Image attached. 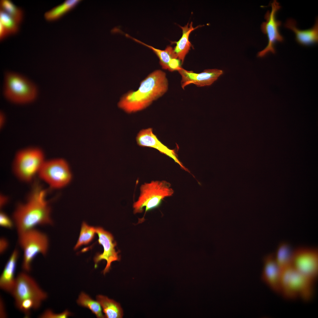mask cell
Here are the masks:
<instances>
[{"label":"cell","instance_id":"cell-9","mask_svg":"<svg viewBox=\"0 0 318 318\" xmlns=\"http://www.w3.org/2000/svg\"><path fill=\"white\" fill-rule=\"evenodd\" d=\"M16 307L24 300L30 299L36 303L38 309L47 297V294L39 286L35 280L25 271L19 273L16 277L13 288L10 293Z\"/></svg>","mask_w":318,"mask_h":318},{"label":"cell","instance_id":"cell-2","mask_svg":"<svg viewBox=\"0 0 318 318\" xmlns=\"http://www.w3.org/2000/svg\"><path fill=\"white\" fill-rule=\"evenodd\" d=\"M46 194L44 190L36 186L26 202L17 206L13 219L18 233L34 229L37 225L52 224Z\"/></svg>","mask_w":318,"mask_h":318},{"label":"cell","instance_id":"cell-28","mask_svg":"<svg viewBox=\"0 0 318 318\" xmlns=\"http://www.w3.org/2000/svg\"><path fill=\"white\" fill-rule=\"evenodd\" d=\"M70 313L67 310L59 314L54 313L50 309L46 310L39 316L41 318H67Z\"/></svg>","mask_w":318,"mask_h":318},{"label":"cell","instance_id":"cell-13","mask_svg":"<svg viewBox=\"0 0 318 318\" xmlns=\"http://www.w3.org/2000/svg\"><path fill=\"white\" fill-rule=\"evenodd\" d=\"M178 71L181 76V87L183 89L191 84L198 87L210 85L223 73L222 70L217 69H206L201 73H196L182 67Z\"/></svg>","mask_w":318,"mask_h":318},{"label":"cell","instance_id":"cell-6","mask_svg":"<svg viewBox=\"0 0 318 318\" xmlns=\"http://www.w3.org/2000/svg\"><path fill=\"white\" fill-rule=\"evenodd\" d=\"M140 194L133 204L134 213H142L145 208L147 211L158 207L165 198L172 196L174 191L170 184L165 180H153L142 184Z\"/></svg>","mask_w":318,"mask_h":318},{"label":"cell","instance_id":"cell-11","mask_svg":"<svg viewBox=\"0 0 318 318\" xmlns=\"http://www.w3.org/2000/svg\"><path fill=\"white\" fill-rule=\"evenodd\" d=\"M271 11H267L265 15L266 21L263 22L261 25L262 32L267 36L268 44L264 49L258 53V56L259 57H264L270 52L275 53V43L276 42H281L284 40L279 30L281 22L276 20V13L281 7L276 0H274L271 3Z\"/></svg>","mask_w":318,"mask_h":318},{"label":"cell","instance_id":"cell-15","mask_svg":"<svg viewBox=\"0 0 318 318\" xmlns=\"http://www.w3.org/2000/svg\"><path fill=\"white\" fill-rule=\"evenodd\" d=\"M263 260L261 279L273 291L280 293L281 271L274 255H268L264 258Z\"/></svg>","mask_w":318,"mask_h":318},{"label":"cell","instance_id":"cell-18","mask_svg":"<svg viewBox=\"0 0 318 318\" xmlns=\"http://www.w3.org/2000/svg\"><path fill=\"white\" fill-rule=\"evenodd\" d=\"M192 24V22H191L190 24L188 23L184 26H179L182 30V36L178 42H173L176 44L173 49L174 53L176 58L181 61L182 64H183L185 57L191 47L189 39L190 34L194 30L203 26L199 25L194 28Z\"/></svg>","mask_w":318,"mask_h":318},{"label":"cell","instance_id":"cell-25","mask_svg":"<svg viewBox=\"0 0 318 318\" xmlns=\"http://www.w3.org/2000/svg\"><path fill=\"white\" fill-rule=\"evenodd\" d=\"M95 233V227L90 226L85 222H83L79 238L74 247V249H77L82 245L90 243L93 239Z\"/></svg>","mask_w":318,"mask_h":318},{"label":"cell","instance_id":"cell-1","mask_svg":"<svg viewBox=\"0 0 318 318\" xmlns=\"http://www.w3.org/2000/svg\"><path fill=\"white\" fill-rule=\"evenodd\" d=\"M168 82L165 72L155 70L140 82L136 90H130L124 94L118 103V107L128 114L142 111L167 91Z\"/></svg>","mask_w":318,"mask_h":318},{"label":"cell","instance_id":"cell-22","mask_svg":"<svg viewBox=\"0 0 318 318\" xmlns=\"http://www.w3.org/2000/svg\"><path fill=\"white\" fill-rule=\"evenodd\" d=\"M292 252L286 244H282L277 249L274 256L281 271L290 266Z\"/></svg>","mask_w":318,"mask_h":318},{"label":"cell","instance_id":"cell-4","mask_svg":"<svg viewBox=\"0 0 318 318\" xmlns=\"http://www.w3.org/2000/svg\"><path fill=\"white\" fill-rule=\"evenodd\" d=\"M46 160L40 148L30 147L23 148L15 154L12 164L13 172L21 181L29 182L37 175Z\"/></svg>","mask_w":318,"mask_h":318},{"label":"cell","instance_id":"cell-20","mask_svg":"<svg viewBox=\"0 0 318 318\" xmlns=\"http://www.w3.org/2000/svg\"><path fill=\"white\" fill-rule=\"evenodd\" d=\"M125 36L151 49L158 58L160 64L163 69L168 70L169 65L171 61L173 59H177L174 53L173 49L171 46H168L165 50H162L148 45L127 34H126Z\"/></svg>","mask_w":318,"mask_h":318},{"label":"cell","instance_id":"cell-8","mask_svg":"<svg viewBox=\"0 0 318 318\" xmlns=\"http://www.w3.org/2000/svg\"><path fill=\"white\" fill-rule=\"evenodd\" d=\"M38 175L51 188L55 189L67 186L72 178L69 164L62 158L46 159Z\"/></svg>","mask_w":318,"mask_h":318},{"label":"cell","instance_id":"cell-10","mask_svg":"<svg viewBox=\"0 0 318 318\" xmlns=\"http://www.w3.org/2000/svg\"><path fill=\"white\" fill-rule=\"evenodd\" d=\"M290 266L297 272L314 280L318 275L317 250L301 248L294 251Z\"/></svg>","mask_w":318,"mask_h":318},{"label":"cell","instance_id":"cell-24","mask_svg":"<svg viewBox=\"0 0 318 318\" xmlns=\"http://www.w3.org/2000/svg\"><path fill=\"white\" fill-rule=\"evenodd\" d=\"M77 303L79 305L89 309L97 317H104L100 304L97 301L93 300L85 293L83 292L81 293Z\"/></svg>","mask_w":318,"mask_h":318},{"label":"cell","instance_id":"cell-33","mask_svg":"<svg viewBox=\"0 0 318 318\" xmlns=\"http://www.w3.org/2000/svg\"><path fill=\"white\" fill-rule=\"evenodd\" d=\"M6 122V116L2 112L0 113V127L2 129L4 126Z\"/></svg>","mask_w":318,"mask_h":318},{"label":"cell","instance_id":"cell-12","mask_svg":"<svg viewBox=\"0 0 318 318\" xmlns=\"http://www.w3.org/2000/svg\"><path fill=\"white\" fill-rule=\"evenodd\" d=\"M95 229L98 236V242L103 246L104 251L102 254H97L94 258V261L96 265L102 260L106 261L107 264L103 271L105 274L109 271L112 263L120 260V258L118 252L115 249L116 243L114 241L112 235L101 227H97Z\"/></svg>","mask_w":318,"mask_h":318},{"label":"cell","instance_id":"cell-32","mask_svg":"<svg viewBox=\"0 0 318 318\" xmlns=\"http://www.w3.org/2000/svg\"><path fill=\"white\" fill-rule=\"evenodd\" d=\"M6 317H7V314L4 303L2 299L1 298L0 300V317L6 318Z\"/></svg>","mask_w":318,"mask_h":318},{"label":"cell","instance_id":"cell-7","mask_svg":"<svg viewBox=\"0 0 318 318\" xmlns=\"http://www.w3.org/2000/svg\"><path fill=\"white\" fill-rule=\"evenodd\" d=\"M19 242L23 251L22 268L28 272L31 269L32 263L39 254L46 255L48 248L47 236L35 228L18 233Z\"/></svg>","mask_w":318,"mask_h":318},{"label":"cell","instance_id":"cell-26","mask_svg":"<svg viewBox=\"0 0 318 318\" xmlns=\"http://www.w3.org/2000/svg\"><path fill=\"white\" fill-rule=\"evenodd\" d=\"M0 23L7 30L9 35L16 34L19 31L20 24L9 15L1 10Z\"/></svg>","mask_w":318,"mask_h":318},{"label":"cell","instance_id":"cell-21","mask_svg":"<svg viewBox=\"0 0 318 318\" xmlns=\"http://www.w3.org/2000/svg\"><path fill=\"white\" fill-rule=\"evenodd\" d=\"M81 1L68 0L47 11L44 14L45 19L49 21L57 20L74 9Z\"/></svg>","mask_w":318,"mask_h":318},{"label":"cell","instance_id":"cell-17","mask_svg":"<svg viewBox=\"0 0 318 318\" xmlns=\"http://www.w3.org/2000/svg\"><path fill=\"white\" fill-rule=\"evenodd\" d=\"M286 27L295 33L297 41L300 44L307 45L317 42L318 41V22L317 19L312 27L309 29L301 30L297 27L295 20L289 19L285 24Z\"/></svg>","mask_w":318,"mask_h":318},{"label":"cell","instance_id":"cell-16","mask_svg":"<svg viewBox=\"0 0 318 318\" xmlns=\"http://www.w3.org/2000/svg\"><path fill=\"white\" fill-rule=\"evenodd\" d=\"M19 256V251L15 249L7 262L0 277V288L10 293L15 281L14 275Z\"/></svg>","mask_w":318,"mask_h":318},{"label":"cell","instance_id":"cell-3","mask_svg":"<svg viewBox=\"0 0 318 318\" xmlns=\"http://www.w3.org/2000/svg\"><path fill=\"white\" fill-rule=\"evenodd\" d=\"M2 91L6 100L19 105L33 102L39 94L38 89L33 82L19 73L11 71L4 74Z\"/></svg>","mask_w":318,"mask_h":318},{"label":"cell","instance_id":"cell-34","mask_svg":"<svg viewBox=\"0 0 318 318\" xmlns=\"http://www.w3.org/2000/svg\"><path fill=\"white\" fill-rule=\"evenodd\" d=\"M1 202L0 205L1 207H2L7 202L8 199L7 198H6V197L3 196H1Z\"/></svg>","mask_w":318,"mask_h":318},{"label":"cell","instance_id":"cell-19","mask_svg":"<svg viewBox=\"0 0 318 318\" xmlns=\"http://www.w3.org/2000/svg\"><path fill=\"white\" fill-rule=\"evenodd\" d=\"M97 301L102 307L107 318H121L123 315V311L120 304L106 296L99 295Z\"/></svg>","mask_w":318,"mask_h":318},{"label":"cell","instance_id":"cell-31","mask_svg":"<svg viewBox=\"0 0 318 318\" xmlns=\"http://www.w3.org/2000/svg\"><path fill=\"white\" fill-rule=\"evenodd\" d=\"M0 253L2 254L6 250L8 247V241L5 238H1L0 241Z\"/></svg>","mask_w":318,"mask_h":318},{"label":"cell","instance_id":"cell-23","mask_svg":"<svg viewBox=\"0 0 318 318\" xmlns=\"http://www.w3.org/2000/svg\"><path fill=\"white\" fill-rule=\"evenodd\" d=\"M0 10L4 11L19 24L22 22L24 13L22 9L16 6L9 0H1L0 2Z\"/></svg>","mask_w":318,"mask_h":318},{"label":"cell","instance_id":"cell-27","mask_svg":"<svg viewBox=\"0 0 318 318\" xmlns=\"http://www.w3.org/2000/svg\"><path fill=\"white\" fill-rule=\"evenodd\" d=\"M17 308L24 314L25 317H29L30 311L32 309H38L35 301L30 299L23 300Z\"/></svg>","mask_w":318,"mask_h":318},{"label":"cell","instance_id":"cell-5","mask_svg":"<svg viewBox=\"0 0 318 318\" xmlns=\"http://www.w3.org/2000/svg\"><path fill=\"white\" fill-rule=\"evenodd\" d=\"M314 280L294 270L289 266L281 272L280 293L286 299L299 297L310 300L314 293Z\"/></svg>","mask_w":318,"mask_h":318},{"label":"cell","instance_id":"cell-29","mask_svg":"<svg viewBox=\"0 0 318 318\" xmlns=\"http://www.w3.org/2000/svg\"><path fill=\"white\" fill-rule=\"evenodd\" d=\"M0 225L2 227L11 229L13 227V223L7 215L1 212L0 214Z\"/></svg>","mask_w":318,"mask_h":318},{"label":"cell","instance_id":"cell-14","mask_svg":"<svg viewBox=\"0 0 318 318\" xmlns=\"http://www.w3.org/2000/svg\"><path fill=\"white\" fill-rule=\"evenodd\" d=\"M136 139L137 143L139 146L155 149L160 153L172 158L184 170L186 171L188 170L178 159L175 150L169 148L162 143L154 134L152 128H149L140 130L137 134Z\"/></svg>","mask_w":318,"mask_h":318},{"label":"cell","instance_id":"cell-30","mask_svg":"<svg viewBox=\"0 0 318 318\" xmlns=\"http://www.w3.org/2000/svg\"><path fill=\"white\" fill-rule=\"evenodd\" d=\"M9 35L7 30L0 23V39L2 41Z\"/></svg>","mask_w":318,"mask_h":318}]
</instances>
